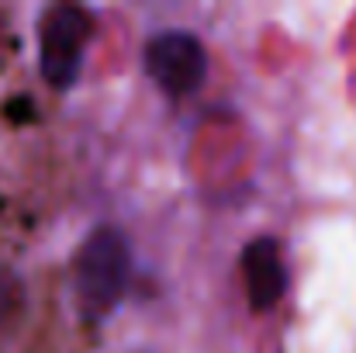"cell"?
Here are the masks:
<instances>
[{
	"label": "cell",
	"mask_w": 356,
	"mask_h": 353,
	"mask_svg": "<svg viewBox=\"0 0 356 353\" xmlns=\"http://www.w3.org/2000/svg\"><path fill=\"white\" fill-rule=\"evenodd\" d=\"M128 242L118 229H97L76 253V295L90 315H108L128 288Z\"/></svg>",
	"instance_id": "6da1fadb"
},
{
	"label": "cell",
	"mask_w": 356,
	"mask_h": 353,
	"mask_svg": "<svg viewBox=\"0 0 356 353\" xmlns=\"http://www.w3.org/2000/svg\"><path fill=\"white\" fill-rule=\"evenodd\" d=\"M38 42H42V77L56 91L73 87L83 66V49L90 42V14L73 3L52 7L42 17Z\"/></svg>",
	"instance_id": "7a4b0ae2"
},
{
	"label": "cell",
	"mask_w": 356,
	"mask_h": 353,
	"mask_svg": "<svg viewBox=\"0 0 356 353\" xmlns=\"http://www.w3.org/2000/svg\"><path fill=\"white\" fill-rule=\"evenodd\" d=\"M145 70L170 97H187L208 77V52L187 31H163L145 45Z\"/></svg>",
	"instance_id": "3957f363"
},
{
	"label": "cell",
	"mask_w": 356,
	"mask_h": 353,
	"mask_svg": "<svg viewBox=\"0 0 356 353\" xmlns=\"http://www.w3.org/2000/svg\"><path fill=\"white\" fill-rule=\"evenodd\" d=\"M242 274H245L249 305L256 312L273 308L287 291V270H284V260H280V249L273 239L249 242V249L242 253Z\"/></svg>",
	"instance_id": "277c9868"
}]
</instances>
